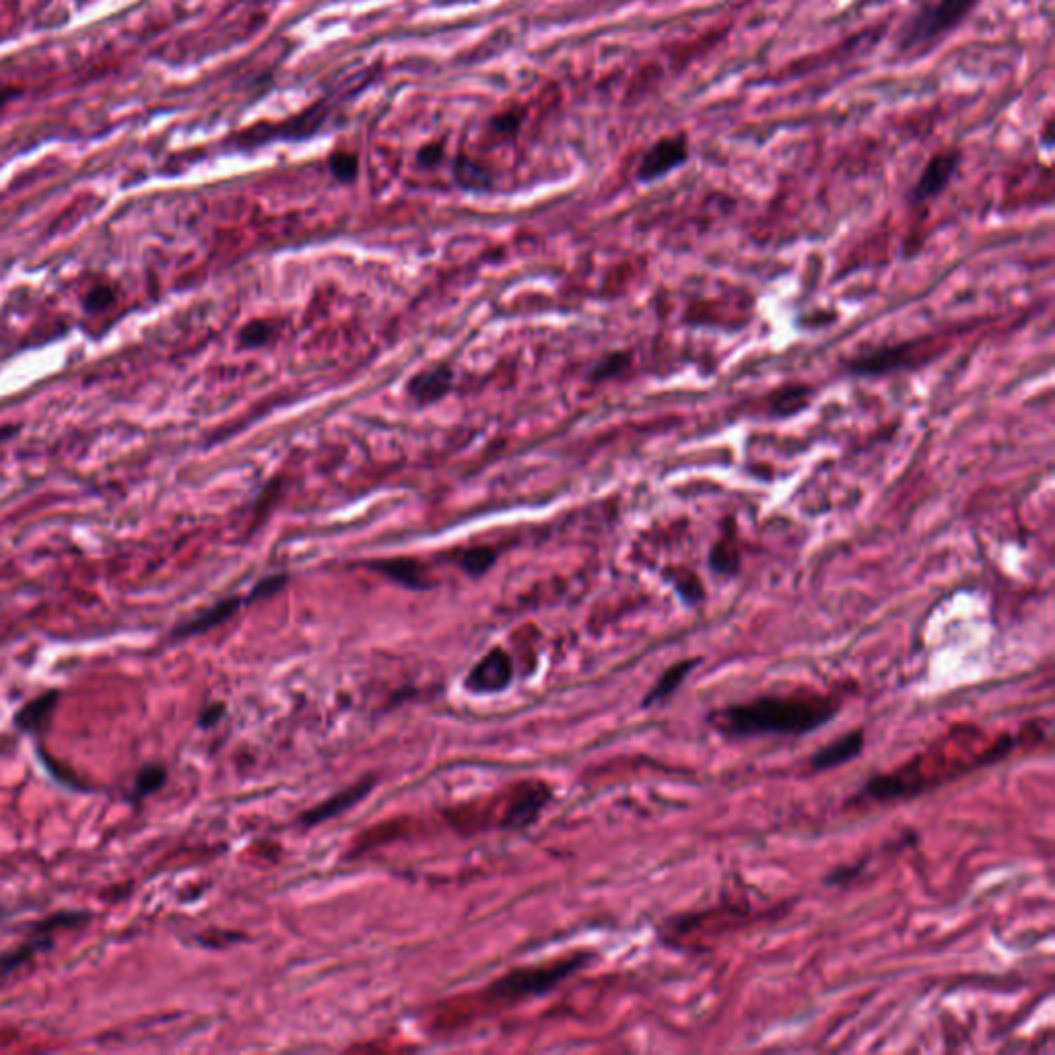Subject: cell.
I'll return each instance as SVG.
<instances>
[{
  "label": "cell",
  "instance_id": "cell-3",
  "mask_svg": "<svg viewBox=\"0 0 1055 1055\" xmlns=\"http://www.w3.org/2000/svg\"><path fill=\"white\" fill-rule=\"evenodd\" d=\"M977 5L979 0H938L934 5L922 7L899 31V52L909 54L944 40L950 31H955L969 17Z\"/></svg>",
  "mask_w": 1055,
  "mask_h": 1055
},
{
  "label": "cell",
  "instance_id": "cell-9",
  "mask_svg": "<svg viewBox=\"0 0 1055 1055\" xmlns=\"http://www.w3.org/2000/svg\"><path fill=\"white\" fill-rule=\"evenodd\" d=\"M62 699L60 689H48L42 695L29 699L19 707L13 718V726L27 736H42L56 713V707Z\"/></svg>",
  "mask_w": 1055,
  "mask_h": 1055
},
{
  "label": "cell",
  "instance_id": "cell-14",
  "mask_svg": "<svg viewBox=\"0 0 1055 1055\" xmlns=\"http://www.w3.org/2000/svg\"><path fill=\"white\" fill-rule=\"evenodd\" d=\"M373 788V779H365V781H359L357 786H351L343 792L334 794L332 798H328L326 802L318 804L316 808H312L308 814L301 816V823L305 825H318L322 821H328L332 819V816L345 812L349 808H353L357 802H361Z\"/></svg>",
  "mask_w": 1055,
  "mask_h": 1055
},
{
  "label": "cell",
  "instance_id": "cell-26",
  "mask_svg": "<svg viewBox=\"0 0 1055 1055\" xmlns=\"http://www.w3.org/2000/svg\"><path fill=\"white\" fill-rule=\"evenodd\" d=\"M272 332H275V330H272V324H268L264 320H252L240 332V345L244 349H260V347L270 343Z\"/></svg>",
  "mask_w": 1055,
  "mask_h": 1055
},
{
  "label": "cell",
  "instance_id": "cell-29",
  "mask_svg": "<svg viewBox=\"0 0 1055 1055\" xmlns=\"http://www.w3.org/2000/svg\"><path fill=\"white\" fill-rule=\"evenodd\" d=\"M114 301V293L108 289V287H95L87 297H85V310L87 312H99L108 308V305Z\"/></svg>",
  "mask_w": 1055,
  "mask_h": 1055
},
{
  "label": "cell",
  "instance_id": "cell-27",
  "mask_svg": "<svg viewBox=\"0 0 1055 1055\" xmlns=\"http://www.w3.org/2000/svg\"><path fill=\"white\" fill-rule=\"evenodd\" d=\"M38 757H40V761L46 765L48 773H50L54 779H58L64 788H68V790H79V792H81V790H83V792L89 790L75 773H73V775H68V773L64 775V769L58 767L56 761H54V757H48V755L42 751V748H38Z\"/></svg>",
  "mask_w": 1055,
  "mask_h": 1055
},
{
  "label": "cell",
  "instance_id": "cell-2",
  "mask_svg": "<svg viewBox=\"0 0 1055 1055\" xmlns=\"http://www.w3.org/2000/svg\"><path fill=\"white\" fill-rule=\"evenodd\" d=\"M841 695L823 693L812 687H798L788 693L759 695L742 703H732L711 713L707 722L724 738L757 736H804L816 732L837 718Z\"/></svg>",
  "mask_w": 1055,
  "mask_h": 1055
},
{
  "label": "cell",
  "instance_id": "cell-22",
  "mask_svg": "<svg viewBox=\"0 0 1055 1055\" xmlns=\"http://www.w3.org/2000/svg\"><path fill=\"white\" fill-rule=\"evenodd\" d=\"M456 180L462 188L472 192H485L491 188V176L476 163L460 157L456 165Z\"/></svg>",
  "mask_w": 1055,
  "mask_h": 1055
},
{
  "label": "cell",
  "instance_id": "cell-7",
  "mask_svg": "<svg viewBox=\"0 0 1055 1055\" xmlns=\"http://www.w3.org/2000/svg\"><path fill=\"white\" fill-rule=\"evenodd\" d=\"M915 347H917L915 343H909V345L903 343V345L874 349L866 355L856 357L852 363L847 365V371L854 373V376L872 378V376H884V373H891L895 369L911 367L915 365L917 355H920V353H915Z\"/></svg>",
  "mask_w": 1055,
  "mask_h": 1055
},
{
  "label": "cell",
  "instance_id": "cell-8",
  "mask_svg": "<svg viewBox=\"0 0 1055 1055\" xmlns=\"http://www.w3.org/2000/svg\"><path fill=\"white\" fill-rule=\"evenodd\" d=\"M514 678V664L503 650L495 648L468 674V689L474 693H499Z\"/></svg>",
  "mask_w": 1055,
  "mask_h": 1055
},
{
  "label": "cell",
  "instance_id": "cell-5",
  "mask_svg": "<svg viewBox=\"0 0 1055 1055\" xmlns=\"http://www.w3.org/2000/svg\"><path fill=\"white\" fill-rule=\"evenodd\" d=\"M691 157L689 139L687 134L676 132L658 139L648 151L643 153L639 165H637V182L641 184H654L674 169L683 167Z\"/></svg>",
  "mask_w": 1055,
  "mask_h": 1055
},
{
  "label": "cell",
  "instance_id": "cell-6",
  "mask_svg": "<svg viewBox=\"0 0 1055 1055\" xmlns=\"http://www.w3.org/2000/svg\"><path fill=\"white\" fill-rule=\"evenodd\" d=\"M963 153L961 149H946L938 151L930 157V161L924 165L920 178H917L913 190H911V202L913 204H926L940 196L948 184L955 178L957 169L961 165Z\"/></svg>",
  "mask_w": 1055,
  "mask_h": 1055
},
{
  "label": "cell",
  "instance_id": "cell-24",
  "mask_svg": "<svg viewBox=\"0 0 1055 1055\" xmlns=\"http://www.w3.org/2000/svg\"><path fill=\"white\" fill-rule=\"evenodd\" d=\"M631 365V357L629 353H610L606 357H602L590 371V380L592 382H606V380H612L621 376V373Z\"/></svg>",
  "mask_w": 1055,
  "mask_h": 1055
},
{
  "label": "cell",
  "instance_id": "cell-13",
  "mask_svg": "<svg viewBox=\"0 0 1055 1055\" xmlns=\"http://www.w3.org/2000/svg\"><path fill=\"white\" fill-rule=\"evenodd\" d=\"M452 382H454L452 369L446 365H437V367L419 371L417 376H413L406 386V392L417 404L427 406V404L439 402L441 398H446L452 390Z\"/></svg>",
  "mask_w": 1055,
  "mask_h": 1055
},
{
  "label": "cell",
  "instance_id": "cell-11",
  "mask_svg": "<svg viewBox=\"0 0 1055 1055\" xmlns=\"http://www.w3.org/2000/svg\"><path fill=\"white\" fill-rule=\"evenodd\" d=\"M54 944H56L54 934L29 930V938L23 944L0 952V985H3L9 977H13L19 969L29 965L38 955H42V952L52 950Z\"/></svg>",
  "mask_w": 1055,
  "mask_h": 1055
},
{
  "label": "cell",
  "instance_id": "cell-23",
  "mask_svg": "<svg viewBox=\"0 0 1055 1055\" xmlns=\"http://www.w3.org/2000/svg\"><path fill=\"white\" fill-rule=\"evenodd\" d=\"M497 561V553L491 547H472L460 557V567L470 577H481L485 575Z\"/></svg>",
  "mask_w": 1055,
  "mask_h": 1055
},
{
  "label": "cell",
  "instance_id": "cell-10",
  "mask_svg": "<svg viewBox=\"0 0 1055 1055\" xmlns=\"http://www.w3.org/2000/svg\"><path fill=\"white\" fill-rule=\"evenodd\" d=\"M864 744H866V732L862 728L849 730L843 736H837L835 740H831L827 746L819 748V751L810 757V769L814 773L829 771V769H835L839 765L854 761L858 755H862Z\"/></svg>",
  "mask_w": 1055,
  "mask_h": 1055
},
{
  "label": "cell",
  "instance_id": "cell-32",
  "mask_svg": "<svg viewBox=\"0 0 1055 1055\" xmlns=\"http://www.w3.org/2000/svg\"><path fill=\"white\" fill-rule=\"evenodd\" d=\"M493 126L497 128L499 134H512V132L518 130V126H520V118H518L516 114H503V116H499V118L493 122Z\"/></svg>",
  "mask_w": 1055,
  "mask_h": 1055
},
{
  "label": "cell",
  "instance_id": "cell-30",
  "mask_svg": "<svg viewBox=\"0 0 1055 1055\" xmlns=\"http://www.w3.org/2000/svg\"><path fill=\"white\" fill-rule=\"evenodd\" d=\"M223 713H225V705H223V703H211V705H207V707H204V709L200 711V716H198V726H200V728H213V726H217V724L221 722V718H223Z\"/></svg>",
  "mask_w": 1055,
  "mask_h": 1055
},
{
  "label": "cell",
  "instance_id": "cell-12",
  "mask_svg": "<svg viewBox=\"0 0 1055 1055\" xmlns=\"http://www.w3.org/2000/svg\"><path fill=\"white\" fill-rule=\"evenodd\" d=\"M242 604H246V598L231 596V598L219 600V602H215L213 606H209L207 610H202L200 615L192 617L190 621L180 623V625L172 631V637H174V639H188V637H196V635L207 633V631H211V629L223 625L225 621H229V619L235 615V612L242 608Z\"/></svg>",
  "mask_w": 1055,
  "mask_h": 1055
},
{
  "label": "cell",
  "instance_id": "cell-33",
  "mask_svg": "<svg viewBox=\"0 0 1055 1055\" xmlns=\"http://www.w3.org/2000/svg\"><path fill=\"white\" fill-rule=\"evenodd\" d=\"M17 97H21V89L13 87V85H5L0 83V110L7 108L11 101H15Z\"/></svg>",
  "mask_w": 1055,
  "mask_h": 1055
},
{
  "label": "cell",
  "instance_id": "cell-28",
  "mask_svg": "<svg viewBox=\"0 0 1055 1055\" xmlns=\"http://www.w3.org/2000/svg\"><path fill=\"white\" fill-rule=\"evenodd\" d=\"M285 584H287V575H283V573H281V575H268V577H264V580H260V582L252 588V592L246 596V604H250V602H254V600H262V598L275 596L277 592H281V590L285 588Z\"/></svg>",
  "mask_w": 1055,
  "mask_h": 1055
},
{
  "label": "cell",
  "instance_id": "cell-25",
  "mask_svg": "<svg viewBox=\"0 0 1055 1055\" xmlns=\"http://www.w3.org/2000/svg\"><path fill=\"white\" fill-rule=\"evenodd\" d=\"M330 174L343 184H351L359 176V157L349 151H336L328 159Z\"/></svg>",
  "mask_w": 1055,
  "mask_h": 1055
},
{
  "label": "cell",
  "instance_id": "cell-4",
  "mask_svg": "<svg viewBox=\"0 0 1055 1055\" xmlns=\"http://www.w3.org/2000/svg\"><path fill=\"white\" fill-rule=\"evenodd\" d=\"M586 963V957H573L563 959L544 967H530L509 973L501 979H497L491 988L489 996L497 1000H522L530 996H542L551 992L555 985H559L565 977H569L573 971L580 969Z\"/></svg>",
  "mask_w": 1055,
  "mask_h": 1055
},
{
  "label": "cell",
  "instance_id": "cell-17",
  "mask_svg": "<svg viewBox=\"0 0 1055 1055\" xmlns=\"http://www.w3.org/2000/svg\"><path fill=\"white\" fill-rule=\"evenodd\" d=\"M167 784V769L161 763H147L143 765L134 775L132 788L128 794V802L139 806L149 796L157 794Z\"/></svg>",
  "mask_w": 1055,
  "mask_h": 1055
},
{
  "label": "cell",
  "instance_id": "cell-31",
  "mask_svg": "<svg viewBox=\"0 0 1055 1055\" xmlns=\"http://www.w3.org/2000/svg\"><path fill=\"white\" fill-rule=\"evenodd\" d=\"M417 159H419V163H421L423 167H433V165H437L441 159H444V145H439V143H429V145H425V147L419 151Z\"/></svg>",
  "mask_w": 1055,
  "mask_h": 1055
},
{
  "label": "cell",
  "instance_id": "cell-18",
  "mask_svg": "<svg viewBox=\"0 0 1055 1055\" xmlns=\"http://www.w3.org/2000/svg\"><path fill=\"white\" fill-rule=\"evenodd\" d=\"M549 802V792L547 790H540V792H530L526 796H522L512 808L507 810L505 819H503V827L507 829H522V827H528L536 816L540 814L542 806Z\"/></svg>",
  "mask_w": 1055,
  "mask_h": 1055
},
{
  "label": "cell",
  "instance_id": "cell-15",
  "mask_svg": "<svg viewBox=\"0 0 1055 1055\" xmlns=\"http://www.w3.org/2000/svg\"><path fill=\"white\" fill-rule=\"evenodd\" d=\"M369 569L390 577L392 582H396V584H400L404 588H411V590H427V588H431L423 565L419 561H415V559H408V557L380 559V561L369 563Z\"/></svg>",
  "mask_w": 1055,
  "mask_h": 1055
},
{
  "label": "cell",
  "instance_id": "cell-21",
  "mask_svg": "<svg viewBox=\"0 0 1055 1055\" xmlns=\"http://www.w3.org/2000/svg\"><path fill=\"white\" fill-rule=\"evenodd\" d=\"M668 580L674 584V590L680 594V598H683L687 604H699L705 598L703 584L697 577V573H691L685 567L672 569L668 573Z\"/></svg>",
  "mask_w": 1055,
  "mask_h": 1055
},
{
  "label": "cell",
  "instance_id": "cell-1",
  "mask_svg": "<svg viewBox=\"0 0 1055 1055\" xmlns=\"http://www.w3.org/2000/svg\"><path fill=\"white\" fill-rule=\"evenodd\" d=\"M1018 744L1020 738L1010 734L983 740L981 730L975 726H957L893 773L872 777L862 788V796L880 804L920 796L979 767L1006 759Z\"/></svg>",
  "mask_w": 1055,
  "mask_h": 1055
},
{
  "label": "cell",
  "instance_id": "cell-20",
  "mask_svg": "<svg viewBox=\"0 0 1055 1055\" xmlns=\"http://www.w3.org/2000/svg\"><path fill=\"white\" fill-rule=\"evenodd\" d=\"M709 565L711 569L720 575H736L740 569V553L736 547L734 534H724L720 542L713 544L709 553Z\"/></svg>",
  "mask_w": 1055,
  "mask_h": 1055
},
{
  "label": "cell",
  "instance_id": "cell-16",
  "mask_svg": "<svg viewBox=\"0 0 1055 1055\" xmlns=\"http://www.w3.org/2000/svg\"><path fill=\"white\" fill-rule=\"evenodd\" d=\"M701 660L699 658H687L683 662H676L672 664L658 680L656 685L648 691V695H645V699L641 701V707H652V705H658L662 701H666L668 697H672L680 685L685 683V678L689 676V672L699 664Z\"/></svg>",
  "mask_w": 1055,
  "mask_h": 1055
},
{
  "label": "cell",
  "instance_id": "cell-19",
  "mask_svg": "<svg viewBox=\"0 0 1055 1055\" xmlns=\"http://www.w3.org/2000/svg\"><path fill=\"white\" fill-rule=\"evenodd\" d=\"M810 386H790L779 390L771 400V415L773 417H790L796 415L808 406L810 400Z\"/></svg>",
  "mask_w": 1055,
  "mask_h": 1055
}]
</instances>
